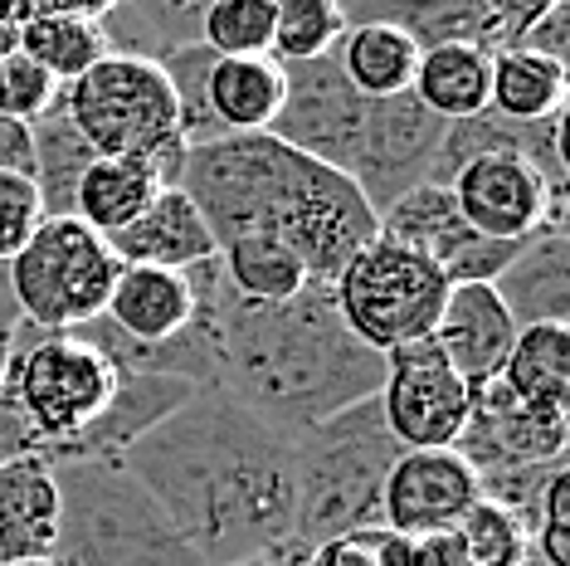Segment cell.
<instances>
[{
  "label": "cell",
  "mask_w": 570,
  "mask_h": 566,
  "mask_svg": "<svg viewBox=\"0 0 570 566\" xmlns=\"http://www.w3.org/2000/svg\"><path fill=\"white\" fill-rule=\"evenodd\" d=\"M118 465L147 488L205 566H239L297 543L293 435L219 391H196Z\"/></svg>",
  "instance_id": "cell-1"
},
{
  "label": "cell",
  "mask_w": 570,
  "mask_h": 566,
  "mask_svg": "<svg viewBox=\"0 0 570 566\" xmlns=\"http://www.w3.org/2000/svg\"><path fill=\"white\" fill-rule=\"evenodd\" d=\"M522 566H531V562H522Z\"/></svg>",
  "instance_id": "cell-46"
},
{
  "label": "cell",
  "mask_w": 570,
  "mask_h": 566,
  "mask_svg": "<svg viewBox=\"0 0 570 566\" xmlns=\"http://www.w3.org/2000/svg\"><path fill=\"white\" fill-rule=\"evenodd\" d=\"M157 191H166V186L147 162L94 157L79 191H73V221H83L94 235L112 240L118 230H127L151 201H157Z\"/></svg>",
  "instance_id": "cell-28"
},
{
  "label": "cell",
  "mask_w": 570,
  "mask_h": 566,
  "mask_svg": "<svg viewBox=\"0 0 570 566\" xmlns=\"http://www.w3.org/2000/svg\"><path fill=\"white\" fill-rule=\"evenodd\" d=\"M278 0H205L200 45L215 59H258L274 49Z\"/></svg>",
  "instance_id": "cell-33"
},
{
  "label": "cell",
  "mask_w": 570,
  "mask_h": 566,
  "mask_svg": "<svg viewBox=\"0 0 570 566\" xmlns=\"http://www.w3.org/2000/svg\"><path fill=\"white\" fill-rule=\"evenodd\" d=\"M375 235L424 254V260L449 279V289H459V283H492L517 254V244L478 235V230L459 215V205H453V196L444 186L405 191V196L375 221Z\"/></svg>",
  "instance_id": "cell-14"
},
{
  "label": "cell",
  "mask_w": 570,
  "mask_h": 566,
  "mask_svg": "<svg viewBox=\"0 0 570 566\" xmlns=\"http://www.w3.org/2000/svg\"><path fill=\"white\" fill-rule=\"evenodd\" d=\"M566 69L551 59H537L527 49H502L492 55V88L488 113L508 123H551L566 113Z\"/></svg>",
  "instance_id": "cell-30"
},
{
  "label": "cell",
  "mask_w": 570,
  "mask_h": 566,
  "mask_svg": "<svg viewBox=\"0 0 570 566\" xmlns=\"http://www.w3.org/2000/svg\"><path fill=\"white\" fill-rule=\"evenodd\" d=\"M517 401L531 406H556L566 410L570 401V328L537 323V328H517V342L502 362L498 377Z\"/></svg>",
  "instance_id": "cell-32"
},
{
  "label": "cell",
  "mask_w": 570,
  "mask_h": 566,
  "mask_svg": "<svg viewBox=\"0 0 570 566\" xmlns=\"http://www.w3.org/2000/svg\"><path fill=\"white\" fill-rule=\"evenodd\" d=\"M444 191L478 235L502 240V244H522L551 215L566 211V191L551 186L517 152H478V157H469L449 176Z\"/></svg>",
  "instance_id": "cell-12"
},
{
  "label": "cell",
  "mask_w": 570,
  "mask_h": 566,
  "mask_svg": "<svg viewBox=\"0 0 570 566\" xmlns=\"http://www.w3.org/2000/svg\"><path fill=\"white\" fill-rule=\"evenodd\" d=\"M10 566H55V562H10Z\"/></svg>",
  "instance_id": "cell-45"
},
{
  "label": "cell",
  "mask_w": 570,
  "mask_h": 566,
  "mask_svg": "<svg viewBox=\"0 0 570 566\" xmlns=\"http://www.w3.org/2000/svg\"><path fill=\"white\" fill-rule=\"evenodd\" d=\"M430 342L469 391H483L502 377V362L517 342V323L492 283H459L449 289Z\"/></svg>",
  "instance_id": "cell-18"
},
{
  "label": "cell",
  "mask_w": 570,
  "mask_h": 566,
  "mask_svg": "<svg viewBox=\"0 0 570 566\" xmlns=\"http://www.w3.org/2000/svg\"><path fill=\"white\" fill-rule=\"evenodd\" d=\"M375 401L400 449H453L469 424L473 391L453 377L434 342H414L385 357V381Z\"/></svg>",
  "instance_id": "cell-11"
},
{
  "label": "cell",
  "mask_w": 570,
  "mask_h": 566,
  "mask_svg": "<svg viewBox=\"0 0 570 566\" xmlns=\"http://www.w3.org/2000/svg\"><path fill=\"white\" fill-rule=\"evenodd\" d=\"M205 103L219 127V137H249L268 133L283 103V64L274 55L258 59H215Z\"/></svg>",
  "instance_id": "cell-26"
},
{
  "label": "cell",
  "mask_w": 570,
  "mask_h": 566,
  "mask_svg": "<svg viewBox=\"0 0 570 566\" xmlns=\"http://www.w3.org/2000/svg\"><path fill=\"white\" fill-rule=\"evenodd\" d=\"M88 166H94V147L69 123L63 103H55L30 127V182L40 191L45 215H73V191H79Z\"/></svg>",
  "instance_id": "cell-29"
},
{
  "label": "cell",
  "mask_w": 570,
  "mask_h": 566,
  "mask_svg": "<svg viewBox=\"0 0 570 566\" xmlns=\"http://www.w3.org/2000/svg\"><path fill=\"white\" fill-rule=\"evenodd\" d=\"M205 0H127V6H102L98 30L108 55L161 64L200 45Z\"/></svg>",
  "instance_id": "cell-23"
},
{
  "label": "cell",
  "mask_w": 570,
  "mask_h": 566,
  "mask_svg": "<svg viewBox=\"0 0 570 566\" xmlns=\"http://www.w3.org/2000/svg\"><path fill=\"white\" fill-rule=\"evenodd\" d=\"M108 250L118 254L122 269H171V274H190V269L215 260L219 244L186 191L166 186L132 225L108 240Z\"/></svg>",
  "instance_id": "cell-20"
},
{
  "label": "cell",
  "mask_w": 570,
  "mask_h": 566,
  "mask_svg": "<svg viewBox=\"0 0 570 566\" xmlns=\"http://www.w3.org/2000/svg\"><path fill=\"white\" fill-rule=\"evenodd\" d=\"M488 88H492V55L473 45H439L420 55L410 94L439 123H469L488 113Z\"/></svg>",
  "instance_id": "cell-27"
},
{
  "label": "cell",
  "mask_w": 570,
  "mask_h": 566,
  "mask_svg": "<svg viewBox=\"0 0 570 566\" xmlns=\"http://www.w3.org/2000/svg\"><path fill=\"white\" fill-rule=\"evenodd\" d=\"M342 35H346V16L336 0H278L274 49L268 55L278 64H313L327 59Z\"/></svg>",
  "instance_id": "cell-34"
},
{
  "label": "cell",
  "mask_w": 570,
  "mask_h": 566,
  "mask_svg": "<svg viewBox=\"0 0 570 566\" xmlns=\"http://www.w3.org/2000/svg\"><path fill=\"white\" fill-rule=\"evenodd\" d=\"M55 566H205L122 465H55Z\"/></svg>",
  "instance_id": "cell-5"
},
{
  "label": "cell",
  "mask_w": 570,
  "mask_h": 566,
  "mask_svg": "<svg viewBox=\"0 0 570 566\" xmlns=\"http://www.w3.org/2000/svg\"><path fill=\"white\" fill-rule=\"evenodd\" d=\"M307 566H381V552H375V527H366V533L332 537V543H317L313 552H307Z\"/></svg>",
  "instance_id": "cell-40"
},
{
  "label": "cell",
  "mask_w": 570,
  "mask_h": 566,
  "mask_svg": "<svg viewBox=\"0 0 570 566\" xmlns=\"http://www.w3.org/2000/svg\"><path fill=\"white\" fill-rule=\"evenodd\" d=\"M498 299L508 303L517 328H537V323H570V230L566 211L551 215L537 235H527L517 244L512 264L492 279Z\"/></svg>",
  "instance_id": "cell-19"
},
{
  "label": "cell",
  "mask_w": 570,
  "mask_h": 566,
  "mask_svg": "<svg viewBox=\"0 0 570 566\" xmlns=\"http://www.w3.org/2000/svg\"><path fill=\"white\" fill-rule=\"evenodd\" d=\"M512 49H527V55L551 59V64H561L566 69V59H570V6L566 0H547Z\"/></svg>",
  "instance_id": "cell-39"
},
{
  "label": "cell",
  "mask_w": 570,
  "mask_h": 566,
  "mask_svg": "<svg viewBox=\"0 0 570 566\" xmlns=\"http://www.w3.org/2000/svg\"><path fill=\"white\" fill-rule=\"evenodd\" d=\"M566 410L517 401L502 381L473 391V410L463 424L453 455L473 474L498 469H531V465H561L566 459Z\"/></svg>",
  "instance_id": "cell-16"
},
{
  "label": "cell",
  "mask_w": 570,
  "mask_h": 566,
  "mask_svg": "<svg viewBox=\"0 0 570 566\" xmlns=\"http://www.w3.org/2000/svg\"><path fill=\"white\" fill-rule=\"evenodd\" d=\"M6 16L20 30V55H30L59 88L83 79L108 55L98 30L102 6H35V0H20V6H6Z\"/></svg>",
  "instance_id": "cell-21"
},
{
  "label": "cell",
  "mask_w": 570,
  "mask_h": 566,
  "mask_svg": "<svg viewBox=\"0 0 570 566\" xmlns=\"http://www.w3.org/2000/svg\"><path fill=\"white\" fill-rule=\"evenodd\" d=\"M444 133H449V123H439L414 94L371 103L352 182L375 211V221H381L405 191L430 186V172L439 162V147H444Z\"/></svg>",
  "instance_id": "cell-13"
},
{
  "label": "cell",
  "mask_w": 570,
  "mask_h": 566,
  "mask_svg": "<svg viewBox=\"0 0 570 566\" xmlns=\"http://www.w3.org/2000/svg\"><path fill=\"white\" fill-rule=\"evenodd\" d=\"M63 113L94 147V157H127L147 162L161 176V186L180 182L186 166V137L171 84L157 64L102 55L83 79L63 88Z\"/></svg>",
  "instance_id": "cell-6"
},
{
  "label": "cell",
  "mask_w": 570,
  "mask_h": 566,
  "mask_svg": "<svg viewBox=\"0 0 570 566\" xmlns=\"http://www.w3.org/2000/svg\"><path fill=\"white\" fill-rule=\"evenodd\" d=\"M547 0H352L342 6L346 25L356 20H385L405 30L414 49H439V45H473L483 55H502L522 40V30L537 20Z\"/></svg>",
  "instance_id": "cell-15"
},
{
  "label": "cell",
  "mask_w": 570,
  "mask_h": 566,
  "mask_svg": "<svg viewBox=\"0 0 570 566\" xmlns=\"http://www.w3.org/2000/svg\"><path fill=\"white\" fill-rule=\"evenodd\" d=\"M449 279L405 244L375 235L356 250L346 269L332 279V303L346 332L375 357H391L400 347L430 342L444 313Z\"/></svg>",
  "instance_id": "cell-8"
},
{
  "label": "cell",
  "mask_w": 570,
  "mask_h": 566,
  "mask_svg": "<svg viewBox=\"0 0 570 566\" xmlns=\"http://www.w3.org/2000/svg\"><path fill=\"white\" fill-rule=\"evenodd\" d=\"M570 474L556 469L531 527V566H570Z\"/></svg>",
  "instance_id": "cell-38"
},
{
  "label": "cell",
  "mask_w": 570,
  "mask_h": 566,
  "mask_svg": "<svg viewBox=\"0 0 570 566\" xmlns=\"http://www.w3.org/2000/svg\"><path fill=\"white\" fill-rule=\"evenodd\" d=\"M332 59H336V69H342V79L371 103L410 94L414 69H420V49H414V40L385 20L346 25V35L336 40Z\"/></svg>",
  "instance_id": "cell-25"
},
{
  "label": "cell",
  "mask_w": 570,
  "mask_h": 566,
  "mask_svg": "<svg viewBox=\"0 0 570 566\" xmlns=\"http://www.w3.org/2000/svg\"><path fill=\"white\" fill-rule=\"evenodd\" d=\"M196 318L210 338V391L283 435L371 401L385 357L366 352L332 303V283H307L288 303H249L229 289L219 254L190 269Z\"/></svg>",
  "instance_id": "cell-2"
},
{
  "label": "cell",
  "mask_w": 570,
  "mask_h": 566,
  "mask_svg": "<svg viewBox=\"0 0 570 566\" xmlns=\"http://www.w3.org/2000/svg\"><path fill=\"white\" fill-rule=\"evenodd\" d=\"M20 332V303L10 289V264H0V338H16Z\"/></svg>",
  "instance_id": "cell-41"
},
{
  "label": "cell",
  "mask_w": 570,
  "mask_h": 566,
  "mask_svg": "<svg viewBox=\"0 0 570 566\" xmlns=\"http://www.w3.org/2000/svg\"><path fill=\"white\" fill-rule=\"evenodd\" d=\"M400 455L405 449L385 430L375 396L293 435L297 543L317 547L332 537L381 527V488Z\"/></svg>",
  "instance_id": "cell-4"
},
{
  "label": "cell",
  "mask_w": 570,
  "mask_h": 566,
  "mask_svg": "<svg viewBox=\"0 0 570 566\" xmlns=\"http://www.w3.org/2000/svg\"><path fill=\"white\" fill-rule=\"evenodd\" d=\"M219 269H225L229 289L249 303H288L313 283L297 250L278 235H239L219 244Z\"/></svg>",
  "instance_id": "cell-31"
},
{
  "label": "cell",
  "mask_w": 570,
  "mask_h": 566,
  "mask_svg": "<svg viewBox=\"0 0 570 566\" xmlns=\"http://www.w3.org/2000/svg\"><path fill=\"white\" fill-rule=\"evenodd\" d=\"M483 504L478 474L453 449H405L381 488V527L395 537H449Z\"/></svg>",
  "instance_id": "cell-17"
},
{
  "label": "cell",
  "mask_w": 570,
  "mask_h": 566,
  "mask_svg": "<svg viewBox=\"0 0 570 566\" xmlns=\"http://www.w3.org/2000/svg\"><path fill=\"white\" fill-rule=\"evenodd\" d=\"M307 543H288L278 552H268V557H254V562H239V566H307Z\"/></svg>",
  "instance_id": "cell-42"
},
{
  "label": "cell",
  "mask_w": 570,
  "mask_h": 566,
  "mask_svg": "<svg viewBox=\"0 0 570 566\" xmlns=\"http://www.w3.org/2000/svg\"><path fill=\"white\" fill-rule=\"evenodd\" d=\"M366 113H371V98H361L342 79L332 55L313 64H283V103L268 137L332 166V172H342L352 182L361 137H366Z\"/></svg>",
  "instance_id": "cell-10"
},
{
  "label": "cell",
  "mask_w": 570,
  "mask_h": 566,
  "mask_svg": "<svg viewBox=\"0 0 570 566\" xmlns=\"http://www.w3.org/2000/svg\"><path fill=\"white\" fill-rule=\"evenodd\" d=\"M176 186L205 215L215 244L278 235L297 250L313 283H332L346 260L375 240V211L356 182L283 147L268 133L186 147Z\"/></svg>",
  "instance_id": "cell-3"
},
{
  "label": "cell",
  "mask_w": 570,
  "mask_h": 566,
  "mask_svg": "<svg viewBox=\"0 0 570 566\" xmlns=\"http://www.w3.org/2000/svg\"><path fill=\"white\" fill-rule=\"evenodd\" d=\"M122 264L108 240L73 215H45L40 230L10 260L20 323L35 332H79L98 323Z\"/></svg>",
  "instance_id": "cell-9"
},
{
  "label": "cell",
  "mask_w": 570,
  "mask_h": 566,
  "mask_svg": "<svg viewBox=\"0 0 570 566\" xmlns=\"http://www.w3.org/2000/svg\"><path fill=\"white\" fill-rule=\"evenodd\" d=\"M459 552L463 566H522L527 562V533L522 523L508 518L502 508L478 504L469 518L459 523Z\"/></svg>",
  "instance_id": "cell-35"
},
{
  "label": "cell",
  "mask_w": 570,
  "mask_h": 566,
  "mask_svg": "<svg viewBox=\"0 0 570 566\" xmlns=\"http://www.w3.org/2000/svg\"><path fill=\"white\" fill-rule=\"evenodd\" d=\"M0 391L35 430L40 459H49L102 420L118 391V371L79 332H35L20 323Z\"/></svg>",
  "instance_id": "cell-7"
},
{
  "label": "cell",
  "mask_w": 570,
  "mask_h": 566,
  "mask_svg": "<svg viewBox=\"0 0 570 566\" xmlns=\"http://www.w3.org/2000/svg\"><path fill=\"white\" fill-rule=\"evenodd\" d=\"M102 318H108L122 338H132L141 347L171 342L176 332H186L190 318H196L190 274H171V269H122Z\"/></svg>",
  "instance_id": "cell-24"
},
{
  "label": "cell",
  "mask_w": 570,
  "mask_h": 566,
  "mask_svg": "<svg viewBox=\"0 0 570 566\" xmlns=\"http://www.w3.org/2000/svg\"><path fill=\"white\" fill-rule=\"evenodd\" d=\"M16 49H20V30H16V25H10L6 6H0V59H6V55H16Z\"/></svg>",
  "instance_id": "cell-43"
},
{
  "label": "cell",
  "mask_w": 570,
  "mask_h": 566,
  "mask_svg": "<svg viewBox=\"0 0 570 566\" xmlns=\"http://www.w3.org/2000/svg\"><path fill=\"white\" fill-rule=\"evenodd\" d=\"M59 537V488L40 455L0 465V566L49 562Z\"/></svg>",
  "instance_id": "cell-22"
},
{
  "label": "cell",
  "mask_w": 570,
  "mask_h": 566,
  "mask_svg": "<svg viewBox=\"0 0 570 566\" xmlns=\"http://www.w3.org/2000/svg\"><path fill=\"white\" fill-rule=\"evenodd\" d=\"M10 342L16 338H0V381H6V367H10Z\"/></svg>",
  "instance_id": "cell-44"
},
{
  "label": "cell",
  "mask_w": 570,
  "mask_h": 566,
  "mask_svg": "<svg viewBox=\"0 0 570 566\" xmlns=\"http://www.w3.org/2000/svg\"><path fill=\"white\" fill-rule=\"evenodd\" d=\"M45 205L24 172H0V264H10L24 250V240L40 230Z\"/></svg>",
  "instance_id": "cell-37"
},
{
  "label": "cell",
  "mask_w": 570,
  "mask_h": 566,
  "mask_svg": "<svg viewBox=\"0 0 570 566\" xmlns=\"http://www.w3.org/2000/svg\"><path fill=\"white\" fill-rule=\"evenodd\" d=\"M63 98V88L35 64L30 55H6L0 59V123L16 127H35L49 108Z\"/></svg>",
  "instance_id": "cell-36"
}]
</instances>
